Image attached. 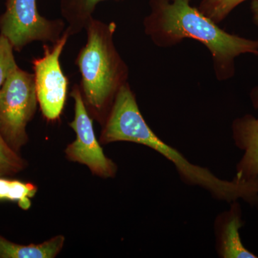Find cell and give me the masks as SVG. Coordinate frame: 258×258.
Masks as SVG:
<instances>
[{"instance_id": "cell-6", "label": "cell", "mask_w": 258, "mask_h": 258, "mask_svg": "<svg viewBox=\"0 0 258 258\" xmlns=\"http://www.w3.org/2000/svg\"><path fill=\"white\" fill-rule=\"evenodd\" d=\"M70 35L64 31L58 41L50 47L43 45V55L32 61L37 101L44 118L59 119L67 97L69 79L61 69L60 57Z\"/></svg>"}, {"instance_id": "cell-2", "label": "cell", "mask_w": 258, "mask_h": 258, "mask_svg": "<svg viewBox=\"0 0 258 258\" xmlns=\"http://www.w3.org/2000/svg\"><path fill=\"white\" fill-rule=\"evenodd\" d=\"M151 12L144 20V32L153 43L168 48L185 39L200 42L210 51L219 81L235 74V59L241 55H258V40L229 33L205 16L191 0H149Z\"/></svg>"}, {"instance_id": "cell-1", "label": "cell", "mask_w": 258, "mask_h": 258, "mask_svg": "<svg viewBox=\"0 0 258 258\" xmlns=\"http://www.w3.org/2000/svg\"><path fill=\"white\" fill-rule=\"evenodd\" d=\"M101 143L117 142L142 144L157 151L170 161L183 181L203 188L214 198L232 203L239 199L258 206V177L249 180L220 179L210 169L189 161L174 148L164 143L153 132L141 113L135 94L126 83L117 93L106 121L103 123Z\"/></svg>"}, {"instance_id": "cell-14", "label": "cell", "mask_w": 258, "mask_h": 258, "mask_svg": "<svg viewBox=\"0 0 258 258\" xmlns=\"http://www.w3.org/2000/svg\"><path fill=\"white\" fill-rule=\"evenodd\" d=\"M245 1L247 0H201L198 8L205 16L219 25Z\"/></svg>"}, {"instance_id": "cell-13", "label": "cell", "mask_w": 258, "mask_h": 258, "mask_svg": "<svg viewBox=\"0 0 258 258\" xmlns=\"http://www.w3.org/2000/svg\"><path fill=\"white\" fill-rule=\"evenodd\" d=\"M28 163L15 152L0 133V176L11 177L23 171Z\"/></svg>"}, {"instance_id": "cell-16", "label": "cell", "mask_w": 258, "mask_h": 258, "mask_svg": "<svg viewBox=\"0 0 258 258\" xmlns=\"http://www.w3.org/2000/svg\"><path fill=\"white\" fill-rule=\"evenodd\" d=\"M250 9L252 20L256 26L258 27V0H251Z\"/></svg>"}, {"instance_id": "cell-3", "label": "cell", "mask_w": 258, "mask_h": 258, "mask_svg": "<svg viewBox=\"0 0 258 258\" xmlns=\"http://www.w3.org/2000/svg\"><path fill=\"white\" fill-rule=\"evenodd\" d=\"M85 29L87 42L76 60L81 75L79 87L91 118L103 125L117 93L128 83V69L115 46L114 22L93 18Z\"/></svg>"}, {"instance_id": "cell-9", "label": "cell", "mask_w": 258, "mask_h": 258, "mask_svg": "<svg viewBox=\"0 0 258 258\" xmlns=\"http://www.w3.org/2000/svg\"><path fill=\"white\" fill-rule=\"evenodd\" d=\"M230 204V210L219 215L215 222L217 253L223 258H257L241 240L244 221L240 205L237 201Z\"/></svg>"}, {"instance_id": "cell-4", "label": "cell", "mask_w": 258, "mask_h": 258, "mask_svg": "<svg viewBox=\"0 0 258 258\" xmlns=\"http://www.w3.org/2000/svg\"><path fill=\"white\" fill-rule=\"evenodd\" d=\"M34 74L20 67L9 75L0 89V133L18 153L28 142L27 125L37 111Z\"/></svg>"}, {"instance_id": "cell-15", "label": "cell", "mask_w": 258, "mask_h": 258, "mask_svg": "<svg viewBox=\"0 0 258 258\" xmlns=\"http://www.w3.org/2000/svg\"><path fill=\"white\" fill-rule=\"evenodd\" d=\"M14 51L8 39L0 34V89L7 78L18 67Z\"/></svg>"}, {"instance_id": "cell-7", "label": "cell", "mask_w": 258, "mask_h": 258, "mask_svg": "<svg viewBox=\"0 0 258 258\" xmlns=\"http://www.w3.org/2000/svg\"><path fill=\"white\" fill-rule=\"evenodd\" d=\"M74 100V119L69 123L76 134V139L66 149L69 160L84 164L94 175L102 178L114 177L117 166L105 155L93 129V118L87 111L79 86L75 85L71 92Z\"/></svg>"}, {"instance_id": "cell-5", "label": "cell", "mask_w": 258, "mask_h": 258, "mask_svg": "<svg viewBox=\"0 0 258 258\" xmlns=\"http://www.w3.org/2000/svg\"><path fill=\"white\" fill-rule=\"evenodd\" d=\"M64 27L60 19L42 17L37 10V0H6L5 12L0 15V34L8 39L17 52L33 42L55 43Z\"/></svg>"}, {"instance_id": "cell-10", "label": "cell", "mask_w": 258, "mask_h": 258, "mask_svg": "<svg viewBox=\"0 0 258 258\" xmlns=\"http://www.w3.org/2000/svg\"><path fill=\"white\" fill-rule=\"evenodd\" d=\"M64 242L63 236L57 235L41 244L25 245L0 235V258H53L62 250Z\"/></svg>"}, {"instance_id": "cell-12", "label": "cell", "mask_w": 258, "mask_h": 258, "mask_svg": "<svg viewBox=\"0 0 258 258\" xmlns=\"http://www.w3.org/2000/svg\"><path fill=\"white\" fill-rule=\"evenodd\" d=\"M37 191L36 185L32 183L0 176V202H13L22 210H28Z\"/></svg>"}, {"instance_id": "cell-8", "label": "cell", "mask_w": 258, "mask_h": 258, "mask_svg": "<svg viewBox=\"0 0 258 258\" xmlns=\"http://www.w3.org/2000/svg\"><path fill=\"white\" fill-rule=\"evenodd\" d=\"M250 99L258 108V86L252 88ZM232 137L244 154L237 165L235 178L249 180L258 177V118L250 114L237 118L232 125Z\"/></svg>"}, {"instance_id": "cell-11", "label": "cell", "mask_w": 258, "mask_h": 258, "mask_svg": "<svg viewBox=\"0 0 258 258\" xmlns=\"http://www.w3.org/2000/svg\"><path fill=\"white\" fill-rule=\"evenodd\" d=\"M104 1L107 0H61V14L69 23V27L64 31L70 37L82 31L93 18V14L97 5Z\"/></svg>"}]
</instances>
